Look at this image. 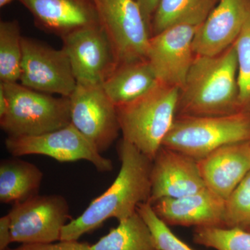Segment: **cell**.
<instances>
[{"label": "cell", "mask_w": 250, "mask_h": 250, "mask_svg": "<svg viewBox=\"0 0 250 250\" xmlns=\"http://www.w3.org/2000/svg\"><path fill=\"white\" fill-rule=\"evenodd\" d=\"M36 27L61 39L83 28L100 25L93 0H18Z\"/></svg>", "instance_id": "cell-14"}, {"label": "cell", "mask_w": 250, "mask_h": 250, "mask_svg": "<svg viewBox=\"0 0 250 250\" xmlns=\"http://www.w3.org/2000/svg\"><path fill=\"white\" fill-rule=\"evenodd\" d=\"M62 40L77 84L102 85L118 67L116 52L101 25L83 28Z\"/></svg>", "instance_id": "cell-11"}, {"label": "cell", "mask_w": 250, "mask_h": 250, "mask_svg": "<svg viewBox=\"0 0 250 250\" xmlns=\"http://www.w3.org/2000/svg\"><path fill=\"white\" fill-rule=\"evenodd\" d=\"M117 151L121 166L116 179L82 215L64 227L60 241H78L108 219L123 221L137 212L140 204L149 202L152 161L124 139L118 143Z\"/></svg>", "instance_id": "cell-1"}, {"label": "cell", "mask_w": 250, "mask_h": 250, "mask_svg": "<svg viewBox=\"0 0 250 250\" xmlns=\"http://www.w3.org/2000/svg\"><path fill=\"white\" fill-rule=\"evenodd\" d=\"M12 243H50L61 240L72 220L66 199L60 195H36L13 205L9 213Z\"/></svg>", "instance_id": "cell-7"}, {"label": "cell", "mask_w": 250, "mask_h": 250, "mask_svg": "<svg viewBox=\"0 0 250 250\" xmlns=\"http://www.w3.org/2000/svg\"><path fill=\"white\" fill-rule=\"evenodd\" d=\"M118 65L147 59L150 29L135 0H93Z\"/></svg>", "instance_id": "cell-6"}, {"label": "cell", "mask_w": 250, "mask_h": 250, "mask_svg": "<svg viewBox=\"0 0 250 250\" xmlns=\"http://www.w3.org/2000/svg\"><path fill=\"white\" fill-rule=\"evenodd\" d=\"M152 234L157 250H194L176 236L168 225L156 214L149 202L140 204L136 210Z\"/></svg>", "instance_id": "cell-25"}, {"label": "cell", "mask_w": 250, "mask_h": 250, "mask_svg": "<svg viewBox=\"0 0 250 250\" xmlns=\"http://www.w3.org/2000/svg\"><path fill=\"white\" fill-rule=\"evenodd\" d=\"M43 179L42 171L18 157L0 164V202L15 205L39 195Z\"/></svg>", "instance_id": "cell-19"}, {"label": "cell", "mask_w": 250, "mask_h": 250, "mask_svg": "<svg viewBox=\"0 0 250 250\" xmlns=\"http://www.w3.org/2000/svg\"><path fill=\"white\" fill-rule=\"evenodd\" d=\"M250 12L246 0H220L197 29L194 53L214 57L236 42Z\"/></svg>", "instance_id": "cell-15"}, {"label": "cell", "mask_w": 250, "mask_h": 250, "mask_svg": "<svg viewBox=\"0 0 250 250\" xmlns=\"http://www.w3.org/2000/svg\"><path fill=\"white\" fill-rule=\"evenodd\" d=\"M207 188L197 161L162 146L152 161L149 203L177 198Z\"/></svg>", "instance_id": "cell-13"}, {"label": "cell", "mask_w": 250, "mask_h": 250, "mask_svg": "<svg viewBox=\"0 0 250 250\" xmlns=\"http://www.w3.org/2000/svg\"><path fill=\"white\" fill-rule=\"evenodd\" d=\"M135 1L139 5L145 20L150 29L151 21L160 0H135Z\"/></svg>", "instance_id": "cell-29"}, {"label": "cell", "mask_w": 250, "mask_h": 250, "mask_svg": "<svg viewBox=\"0 0 250 250\" xmlns=\"http://www.w3.org/2000/svg\"><path fill=\"white\" fill-rule=\"evenodd\" d=\"M212 4L213 0H160L151 21V36L182 23L200 25Z\"/></svg>", "instance_id": "cell-20"}, {"label": "cell", "mask_w": 250, "mask_h": 250, "mask_svg": "<svg viewBox=\"0 0 250 250\" xmlns=\"http://www.w3.org/2000/svg\"><path fill=\"white\" fill-rule=\"evenodd\" d=\"M225 226L244 229L250 226V171L225 200Z\"/></svg>", "instance_id": "cell-24"}, {"label": "cell", "mask_w": 250, "mask_h": 250, "mask_svg": "<svg viewBox=\"0 0 250 250\" xmlns=\"http://www.w3.org/2000/svg\"><path fill=\"white\" fill-rule=\"evenodd\" d=\"M8 100L3 87L0 85V118L4 116L7 111Z\"/></svg>", "instance_id": "cell-30"}, {"label": "cell", "mask_w": 250, "mask_h": 250, "mask_svg": "<svg viewBox=\"0 0 250 250\" xmlns=\"http://www.w3.org/2000/svg\"><path fill=\"white\" fill-rule=\"evenodd\" d=\"M8 152L14 157L39 154L59 162L85 160L100 172H111V159L104 157L72 124L62 129L36 136H8L5 140Z\"/></svg>", "instance_id": "cell-8"}, {"label": "cell", "mask_w": 250, "mask_h": 250, "mask_svg": "<svg viewBox=\"0 0 250 250\" xmlns=\"http://www.w3.org/2000/svg\"><path fill=\"white\" fill-rule=\"evenodd\" d=\"M19 82L31 89L69 98L76 88L70 60L57 49L35 39L22 37V61Z\"/></svg>", "instance_id": "cell-10"}, {"label": "cell", "mask_w": 250, "mask_h": 250, "mask_svg": "<svg viewBox=\"0 0 250 250\" xmlns=\"http://www.w3.org/2000/svg\"><path fill=\"white\" fill-rule=\"evenodd\" d=\"M159 83L155 72L146 59L120 64L102 86L118 107L141 98Z\"/></svg>", "instance_id": "cell-18"}, {"label": "cell", "mask_w": 250, "mask_h": 250, "mask_svg": "<svg viewBox=\"0 0 250 250\" xmlns=\"http://www.w3.org/2000/svg\"><path fill=\"white\" fill-rule=\"evenodd\" d=\"M8 100L6 113L0 118L8 136H36L71 124L70 99L56 98L21 83H1Z\"/></svg>", "instance_id": "cell-4"}, {"label": "cell", "mask_w": 250, "mask_h": 250, "mask_svg": "<svg viewBox=\"0 0 250 250\" xmlns=\"http://www.w3.org/2000/svg\"><path fill=\"white\" fill-rule=\"evenodd\" d=\"M22 37L17 21L0 22V81L19 82L22 61Z\"/></svg>", "instance_id": "cell-22"}, {"label": "cell", "mask_w": 250, "mask_h": 250, "mask_svg": "<svg viewBox=\"0 0 250 250\" xmlns=\"http://www.w3.org/2000/svg\"><path fill=\"white\" fill-rule=\"evenodd\" d=\"M192 239L197 244L216 250H250V231L244 229L195 228Z\"/></svg>", "instance_id": "cell-23"}, {"label": "cell", "mask_w": 250, "mask_h": 250, "mask_svg": "<svg viewBox=\"0 0 250 250\" xmlns=\"http://www.w3.org/2000/svg\"><path fill=\"white\" fill-rule=\"evenodd\" d=\"M69 99L71 124L98 152H106L121 131L116 106L103 86L77 84Z\"/></svg>", "instance_id": "cell-9"}, {"label": "cell", "mask_w": 250, "mask_h": 250, "mask_svg": "<svg viewBox=\"0 0 250 250\" xmlns=\"http://www.w3.org/2000/svg\"><path fill=\"white\" fill-rule=\"evenodd\" d=\"M14 1H15V0H0V7H4L5 6L9 4L10 3Z\"/></svg>", "instance_id": "cell-31"}, {"label": "cell", "mask_w": 250, "mask_h": 250, "mask_svg": "<svg viewBox=\"0 0 250 250\" xmlns=\"http://www.w3.org/2000/svg\"><path fill=\"white\" fill-rule=\"evenodd\" d=\"M239 111H243L234 44L214 57L196 55L180 90L177 116H225Z\"/></svg>", "instance_id": "cell-2"}, {"label": "cell", "mask_w": 250, "mask_h": 250, "mask_svg": "<svg viewBox=\"0 0 250 250\" xmlns=\"http://www.w3.org/2000/svg\"><path fill=\"white\" fill-rule=\"evenodd\" d=\"M250 141V111L218 116H177L163 146L198 161L218 148Z\"/></svg>", "instance_id": "cell-5"}, {"label": "cell", "mask_w": 250, "mask_h": 250, "mask_svg": "<svg viewBox=\"0 0 250 250\" xmlns=\"http://www.w3.org/2000/svg\"><path fill=\"white\" fill-rule=\"evenodd\" d=\"M197 164L207 188L226 200L250 171V141L225 145Z\"/></svg>", "instance_id": "cell-17"}, {"label": "cell", "mask_w": 250, "mask_h": 250, "mask_svg": "<svg viewBox=\"0 0 250 250\" xmlns=\"http://www.w3.org/2000/svg\"><path fill=\"white\" fill-rule=\"evenodd\" d=\"M200 25L182 23L151 36L147 60L160 83L183 88L193 62V41Z\"/></svg>", "instance_id": "cell-12"}, {"label": "cell", "mask_w": 250, "mask_h": 250, "mask_svg": "<svg viewBox=\"0 0 250 250\" xmlns=\"http://www.w3.org/2000/svg\"><path fill=\"white\" fill-rule=\"evenodd\" d=\"M6 250H91L88 243L78 241H59L50 243L21 244L16 248Z\"/></svg>", "instance_id": "cell-27"}, {"label": "cell", "mask_w": 250, "mask_h": 250, "mask_svg": "<svg viewBox=\"0 0 250 250\" xmlns=\"http://www.w3.org/2000/svg\"><path fill=\"white\" fill-rule=\"evenodd\" d=\"M247 230H248V231H250V226L249 227V228H248V229H247Z\"/></svg>", "instance_id": "cell-32"}, {"label": "cell", "mask_w": 250, "mask_h": 250, "mask_svg": "<svg viewBox=\"0 0 250 250\" xmlns=\"http://www.w3.org/2000/svg\"><path fill=\"white\" fill-rule=\"evenodd\" d=\"M152 206L168 226L225 228V200L207 188L186 196L161 199Z\"/></svg>", "instance_id": "cell-16"}, {"label": "cell", "mask_w": 250, "mask_h": 250, "mask_svg": "<svg viewBox=\"0 0 250 250\" xmlns=\"http://www.w3.org/2000/svg\"><path fill=\"white\" fill-rule=\"evenodd\" d=\"M238 62L239 101L242 111L250 108V12L234 42Z\"/></svg>", "instance_id": "cell-26"}, {"label": "cell", "mask_w": 250, "mask_h": 250, "mask_svg": "<svg viewBox=\"0 0 250 250\" xmlns=\"http://www.w3.org/2000/svg\"><path fill=\"white\" fill-rule=\"evenodd\" d=\"M91 250H157L152 234L144 220L136 212L119 222L107 234L102 237Z\"/></svg>", "instance_id": "cell-21"}, {"label": "cell", "mask_w": 250, "mask_h": 250, "mask_svg": "<svg viewBox=\"0 0 250 250\" xmlns=\"http://www.w3.org/2000/svg\"><path fill=\"white\" fill-rule=\"evenodd\" d=\"M12 243L11 220L9 215L0 218V250H6Z\"/></svg>", "instance_id": "cell-28"}, {"label": "cell", "mask_w": 250, "mask_h": 250, "mask_svg": "<svg viewBox=\"0 0 250 250\" xmlns=\"http://www.w3.org/2000/svg\"><path fill=\"white\" fill-rule=\"evenodd\" d=\"M180 89L159 83L152 90L118 106L123 139L153 161L177 116Z\"/></svg>", "instance_id": "cell-3"}]
</instances>
